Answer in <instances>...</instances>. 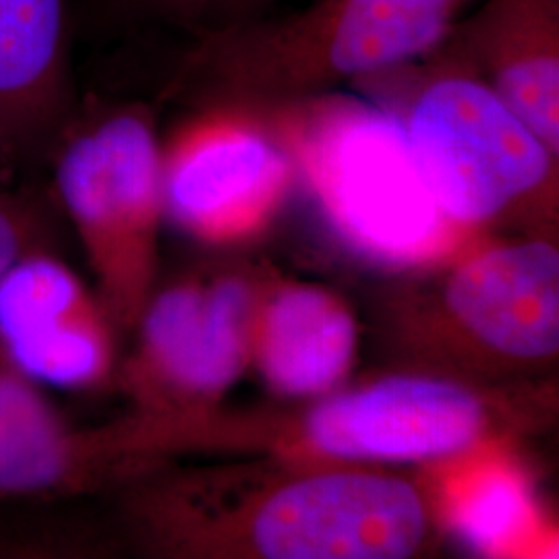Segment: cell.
<instances>
[{"label":"cell","instance_id":"obj_16","mask_svg":"<svg viewBox=\"0 0 559 559\" xmlns=\"http://www.w3.org/2000/svg\"><path fill=\"white\" fill-rule=\"evenodd\" d=\"M59 216L46 185L0 180V278L21 258L55 249Z\"/></svg>","mask_w":559,"mask_h":559},{"label":"cell","instance_id":"obj_11","mask_svg":"<svg viewBox=\"0 0 559 559\" xmlns=\"http://www.w3.org/2000/svg\"><path fill=\"white\" fill-rule=\"evenodd\" d=\"M559 156V0H480L436 46Z\"/></svg>","mask_w":559,"mask_h":559},{"label":"cell","instance_id":"obj_17","mask_svg":"<svg viewBox=\"0 0 559 559\" xmlns=\"http://www.w3.org/2000/svg\"><path fill=\"white\" fill-rule=\"evenodd\" d=\"M25 168L23 158L0 127V180H17V175Z\"/></svg>","mask_w":559,"mask_h":559},{"label":"cell","instance_id":"obj_5","mask_svg":"<svg viewBox=\"0 0 559 559\" xmlns=\"http://www.w3.org/2000/svg\"><path fill=\"white\" fill-rule=\"evenodd\" d=\"M240 545L265 559H402L429 533L419 491L362 471L305 473L245 508Z\"/></svg>","mask_w":559,"mask_h":559},{"label":"cell","instance_id":"obj_1","mask_svg":"<svg viewBox=\"0 0 559 559\" xmlns=\"http://www.w3.org/2000/svg\"><path fill=\"white\" fill-rule=\"evenodd\" d=\"M473 2L313 0L235 21L191 38L166 96L228 115L311 100L425 57Z\"/></svg>","mask_w":559,"mask_h":559},{"label":"cell","instance_id":"obj_10","mask_svg":"<svg viewBox=\"0 0 559 559\" xmlns=\"http://www.w3.org/2000/svg\"><path fill=\"white\" fill-rule=\"evenodd\" d=\"M201 112L162 143L164 214L193 237L228 239L270 214L290 180V162L263 133Z\"/></svg>","mask_w":559,"mask_h":559},{"label":"cell","instance_id":"obj_2","mask_svg":"<svg viewBox=\"0 0 559 559\" xmlns=\"http://www.w3.org/2000/svg\"><path fill=\"white\" fill-rule=\"evenodd\" d=\"M40 164L73 226L98 297L120 330L138 325L154 295L164 214L162 141L147 104H75Z\"/></svg>","mask_w":559,"mask_h":559},{"label":"cell","instance_id":"obj_3","mask_svg":"<svg viewBox=\"0 0 559 559\" xmlns=\"http://www.w3.org/2000/svg\"><path fill=\"white\" fill-rule=\"evenodd\" d=\"M404 69L413 87L400 131L448 221L479 224L556 200L558 154L485 81L436 48Z\"/></svg>","mask_w":559,"mask_h":559},{"label":"cell","instance_id":"obj_12","mask_svg":"<svg viewBox=\"0 0 559 559\" xmlns=\"http://www.w3.org/2000/svg\"><path fill=\"white\" fill-rule=\"evenodd\" d=\"M78 104L71 0H0V127L23 164H40Z\"/></svg>","mask_w":559,"mask_h":559},{"label":"cell","instance_id":"obj_14","mask_svg":"<svg viewBox=\"0 0 559 559\" xmlns=\"http://www.w3.org/2000/svg\"><path fill=\"white\" fill-rule=\"evenodd\" d=\"M357 348V325L336 297L288 286L261 313L258 359L265 380L288 396H313L336 385Z\"/></svg>","mask_w":559,"mask_h":559},{"label":"cell","instance_id":"obj_6","mask_svg":"<svg viewBox=\"0 0 559 559\" xmlns=\"http://www.w3.org/2000/svg\"><path fill=\"white\" fill-rule=\"evenodd\" d=\"M436 330L485 365L528 369L559 350V253L540 240L460 261L436 286Z\"/></svg>","mask_w":559,"mask_h":559},{"label":"cell","instance_id":"obj_13","mask_svg":"<svg viewBox=\"0 0 559 559\" xmlns=\"http://www.w3.org/2000/svg\"><path fill=\"white\" fill-rule=\"evenodd\" d=\"M124 464L110 427L75 431L0 346V498L69 493Z\"/></svg>","mask_w":559,"mask_h":559},{"label":"cell","instance_id":"obj_15","mask_svg":"<svg viewBox=\"0 0 559 559\" xmlns=\"http://www.w3.org/2000/svg\"><path fill=\"white\" fill-rule=\"evenodd\" d=\"M452 519L473 545L501 551L535 526V508L516 475L485 468L456 487Z\"/></svg>","mask_w":559,"mask_h":559},{"label":"cell","instance_id":"obj_7","mask_svg":"<svg viewBox=\"0 0 559 559\" xmlns=\"http://www.w3.org/2000/svg\"><path fill=\"white\" fill-rule=\"evenodd\" d=\"M316 168L330 221L360 253L402 265L452 247V222L425 189L399 122L348 131Z\"/></svg>","mask_w":559,"mask_h":559},{"label":"cell","instance_id":"obj_4","mask_svg":"<svg viewBox=\"0 0 559 559\" xmlns=\"http://www.w3.org/2000/svg\"><path fill=\"white\" fill-rule=\"evenodd\" d=\"M253 320V295L240 280L180 282L154 293L135 328L140 350L127 385L140 404L133 425L166 440L198 420L201 406L239 378Z\"/></svg>","mask_w":559,"mask_h":559},{"label":"cell","instance_id":"obj_8","mask_svg":"<svg viewBox=\"0 0 559 559\" xmlns=\"http://www.w3.org/2000/svg\"><path fill=\"white\" fill-rule=\"evenodd\" d=\"M487 429V402L436 378H388L321 402L305 420L318 452L348 460L448 459L475 448Z\"/></svg>","mask_w":559,"mask_h":559},{"label":"cell","instance_id":"obj_9","mask_svg":"<svg viewBox=\"0 0 559 559\" xmlns=\"http://www.w3.org/2000/svg\"><path fill=\"white\" fill-rule=\"evenodd\" d=\"M117 328L55 249L21 258L0 278V346L40 385L87 390L106 380Z\"/></svg>","mask_w":559,"mask_h":559}]
</instances>
